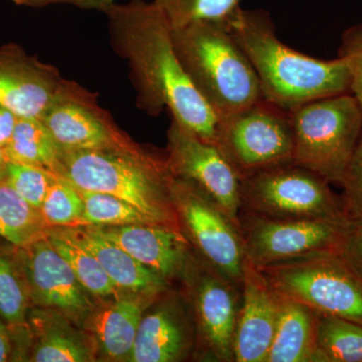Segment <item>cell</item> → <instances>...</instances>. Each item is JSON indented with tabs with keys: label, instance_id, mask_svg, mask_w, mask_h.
<instances>
[{
	"label": "cell",
	"instance_id": "obj_32",
	"mask_svg": "<svg viewBox=\"0 0 362 362\" xmlns=\"http://www.w3.org/2000/svg\"><path fill=\"white\" fill-rule=\"evenodd\" d=\"M342 204L345 214L352 225L362 226V132L341 183Z\"/></svg>",
	"mask_w": 362,
	"mask_h": 362
},
{
	"label": "cell",
	"instance_id": "obj_19",
	"mask_svg": "<svg viewBox=\"0 0 362 362\" xmlns=\"http://www.w3.org/2000/svg\"><path fill=\"white\" fill-rule=\"evenodd\" d=\"M189 333L185 317L171 303L142 317L129 356L133 362L180 361L189 347Z\"/></svg>",
	"mask_w": 362,
	"mask_h": 362
},
{
	"label": "cell",
	"instance_id": "obj_2",
	"mask_svg": "<svg viewBox=\"0 0 362 362\" xmlns=\"http://www.w3.org/2000/svg\"><path fill=\"white\" fill-rule=\"evenodd\" d=\"M226 23L256 71L267 101L292 111L349 92L351 78L344 59L324 61L287 47L278 39L266 11L240 8Z\"/></svg>",
	"mask_w": 362,
	"mask_h": 362
},
{
	"label": "cell",
	"instance_id": "obj_3",
	"mask_svg": "<svg viewBox=\"0 0 362 362\" xmlns=\"http://www.w3.org/2000/svg\"><path fill=\"white\" fill-rule=\"evenodd\" d=\"M183 70L218 120L263 99L256 71L226 21H197L173 30Z\"/></svg>",
	"mask_w": 362,
	"mask_h": 362
},
{
	"label": "cell",
	"instance_id": "obj_24",
	"mask_svg": "<svg viewBox=\"0 0 362 362\" xmlns=\"http://www.w3.org/2000/svg\"><path fill=\"white\" fill-rule=\"evenodd\" d=\"M44 223L40 209L0 178V238L14 247H25L42 237Z\"/></svg>",
	"mask_w": 362,
	"mask_h": 362
},
{
	"label": "cell",
	"instance_id": "obj_36",
	"mask_svg": "<svg viewBox=\"0 0 362 362\" xmlns=\"http://www.w3.org/2000/svg\"><path fill=\"white\" fill-rule=\"evenodd\" d=\"M18 118L13 112L0 106V147L2 149L11 141Z\"/></svg>",
	"mask_w": 362,
	"mask_h": 362
},
{
	"label": "cell",
	"instance_id": "obj_4",
	"mask_svg": "<svg viewBox=\"0 0 362 362\" xmlns=\"http://www.w3.org/2000/svg\"><path fill=\"white\" fill-rule=\"evenodd\" d=\"M54 175L86 192L114 195L129 202L153 225H175L171 199L173 173L168 162L158 163L143 154L117 150H59Z\"/></svg>",
	"mask_w": 362,
	"mask_h": 362
},
{
	"label": "cell",
	"instance_id": "obj_7",
	"mask_svg": "<svg viewBox=\"0 0 362 362\" xmlns=\"http://www.w3.org/2000/svg\"><path fill=\"white\" fill-rule=\"evenodd\" d=\"M242 211L274 218H320L350 221L341 199L320 175L295 163L258 171L240 178Z\"/></svg>",
	"mask_w": 362,
	"mask_h": 362
},
{
	"label": "cell",
	"instance_id": "obj_15",
	"mask_svg": "<svg viewBox=\"0 0 362 362\" xmlns=\"http://www.w3.org/2000/svg\"><path fill=\"white\" fill-rule=\"evenodd\" d=\"M202 270L192 283L201 337L214 361L233 362V339L242 288L209 264Z\"/></svg>",
	"mask_w": 362,
	"mask_h": 362
},
{
	"label": "cell",
	"instance_id": "obj_10",
	"mask_svg": "<svg viewBox=\"0 0 362 362\" xmlns=\"http://www.w3.org/2000/svg\"><path fill=\"white\" fill-rule=\"evenodd\" d=\"M170 192L176 214L206 263L242 288L247 257L240 226L190 181L173 175Z\"/></svg>",
	"mask_w": 362,
	"mask_h": 362
},
{
	"label": "cell",
	"instance_id": "obj_8",
	"mask_svg": "<svg viewBox=\"0 0 362 362\" xmlns=\"http://www.w3.org/2000/svg\"><path fill=\"white\" fill-rule=\"evenodd\" d=\"M214 144L240 178L294 163L291 114L263 98L247 108L220 119Z\"/></svg>",
	"mask_w": 362,
	"mask_h": 362
},
{
	"label": "cell",
	"instance_id": "obj_28",
	"mask_svg": "<svg viewBox=\"0 0 362 362\" xmlns=\"http://www.w3.org/2000/svg\"><path fill=\"white\" fill-rule=\"evenodd\" d=\"M84 201L81 221L89 226H110L153 225L147 216L129 202L114 195L80 190Z\"/></svg>",
	"mask_w": 362,
	"mask_h": 362
},
{
	"label": "cell",
	"instance_id": "obj_9",
	"mask_svg": "<svg viewBox=\"0 0 362 362\" xmlns=\"http://www.w3.org/2000/svg\"><path fill=\"white\" fill-rule=\"evenodd\" d=\"M240 221L247 259L256 268L326 252H342L345 240L356 228L349 221L274 220L247 213Z\"/></svg>",
	"mask_w": 362,
	"mask_h": 362
},
{
	"label": "cell",
	"instance_id": "obj_11",
	"mask_svg": "<svg viewBox=\"0 0 362 362\" xmlns=\"http://www.w3.org/2000/svg\"><path fill=\"white\" fill-rule=\"evenodd\" d=\"M40 120L59 150H117L141 154L128 143L96 94L64 80Z\"/></svg>",
	"mask_w": 362,
	"mask_h": 362
},
{
	"label": "cell",
	"instance_id": "obj_26",
	"mask_svg": "<svg viewBox=\"0 0 362 362\" xmlns=\"http://www.w3.org/2000/svg\"><path fill=\"white\" fill-rule=\"evenodd\" d=\"M30 301L18 252L11 256L0 249V315L9 325L23 327Z\"/></svg>",
	"mask_w": 362,
	"mask_h": 362
},
{
	"label": "cell",
	"instance_id": "obj_1",
	"mask_svg": "<svg viewBox=\"0 0 362 362\" xmlns=\"http://www.w3.org/2000/svg\"><path fill=\"white\" fill-rule=\"evenodd\" d=\"M104 13L112 47L129 66L137 106L150 116L168 108L173 118L214 144L218 118L183 70L161 9L153 1L131 0L115 2Z\"/></svg>",
	"mask_w": 362,
	"mask_h": 362
},
{
	"label": "cell",
	"instance_id": "obj_21",
	"mask_svg": "<svg viewBox=\"0 0 362 362\" xmlns=\"http://www.w3.org/2000/svg\"><path fill=\"white\" fill-rule=\"evenodd\" d=\"M143 310L138 300L119 299L95 313L92 329L107 356L113 359L130 356Z\"/></svg>",
	"mask_w": 362,
	"mask_h": 362
},
{
	"label": "cell",
	"instance_id": "obj_34",
	"mask_svg": "<svg viewBox=\"0 0 362 362\" xmlns=\"http://www.w3.org/2000/svg\"><path fill=\"white\" fill-rule=\"evenodd\" d=\"M21 6L44 7L52 4H70L88 11H104L117 0H11Z\"/></svg>",
	"mask_w": 362,
	"mask_h": 362
},
{
	"label": "cell",
	"instance_id": "obj_35",
	"mask_svg": "<svg viewBox=\"0 0 362 362\" xmlns=\"http://www.w3.org/2000/svg\"><path fill=\"white\" fill-rule=\"evenodd\" d=\"M341 255L362 278V226L354 228L345 240Z\"/></svg>",
	"mask_w": 362,
	"mask_h": 362
},
{
	"label": "cell",
	"instance_id": "obj_16",
	"mask_svg": "<svg viewBox=\"0 0 362 362\" xmlns=\"http://www.w3.org/2000/svg\"><path fill=\"white\" fill-rule=\"evenodd\" d=\"M282 298L247 259L244 266L233 361L266 362L277 329Z\"/></svg>",
	"mask_w": 362,
	"mask_h": 362
},
{
	"label": "cell",
	"instance_id": "obj_33",
	"mask_svg": "<svg viewBox=\"0 0 362 362\" xmlns=\"http://www.w3.org/2000/svg\"><path fill=\"white\" fill-rule=\"evenodd\" d=\"M339 58L346 62L350 73V90L362 107V23L349 28L342 35Z\"/></svg>",
	"mask_w": 362,
	"mask_h": 362
},
{
	"label": "cell",
	"instance_id": "obj_38",
	"mask_svg": "<svg viewBox=\"0 0 362 362\" xmlns=\"http://www.w3.org/2000/svg\"><path fill=\"white\" fill-rule=\"evenodd\" d=\"M7 162H8V160H7L6 152L0 147V177L1 178L2 175H4V170H6Z\"/></svg>",
	"mask_w": 362,
	"mask_h": 362
},
{
	"label": "cell",
	"instance_id": "obj_6",
	"mask_svg": "<svg viewBox=\"0 0 362 362\" xmlns=\"http://www.w3.org/2000/svg\"><path fill=\"white\" fill-rule=\"evenodd\" d=\"M258 269L276 291L314 313L362 324V278L341 252Z\"/></svg>",
	"mask_w": 362,
	"mask_h": 362
},
{
	"label": "cell",
	"instance_id": "obj_29",
	"mask_svg": "<svg viewBox=\"0 0 362 362\" xmlns=\"http://www.w3.org/2000/svg\"><path fill=\"white\" fill-rule=\"evenodd\" d=\"M40 211L45 223L49 225H71L81 221L84 201L77 187L56 175Z\"/></svg>",
	"mask_w": 362,
	"mask_h": 362
},
{
	"label": "cell",
	"instance_id": "obj_12",
	"mask_svg": "<svg viewBox=\"0 0 362 362\" xmlns=\"http://www.w3.org/2000/svg\"><path fill=\"white\" fill-rule=\"evenodd\" d=\"M168 150L173 175L194 183L240 226V177L220 148L173 117Z\"/></svg>",
	"mask_w": 362,
	"mask_h": 362
},
{
	"label": "cell",
	"instance_id": "obj_37",
	"mask_svg": "<svg viewBox=\"0 0 362 362\" xmlns=\"http://www.w3.org/2000/svg\"><path fill=\"white\" fill-rule=\"evenodd\" d=\"M13 352L11 338L6 326L0 321V362L8 361Z\"/></svg>",
	"mask_w": 362,
	"mask_h": 362
},
{
	"label": "cell",
	"instance_id": "obj_5",
	"mask_svg": "<svg viewBox=\"0 0 362 362\" xmlns=\"http://www.w3.org/2000/svg\"><path fill=\"white\" fill-rule=\"evenodd\" d=\"M294 163L329 183H341L362 132V107L347 93L290 111Z\"/></svg>",
	"mask_w": 362,
	"mask_h": 362
},
{
	"label": "cell",
	"instance_id": "obj_22",
	"mask_svg": "<svg viewBox=\"0 0 362 362\" xmlns=\"http://www.w3.org/2000/svg\"><path fill=\"white\" fill-rule=\"evenodd\" d=\"M4 150L8 161L56 173L59 149L40 118L18 117L11 141Z\"/></svg>",
	"mask_w": 362,
	"mask_h": 362
},
{
	"label": "cell",
	"instance_id": "obj_14",
	"mask_svg": "<svg viewBox=\"0 0 362 362\" xmlns=\"http://www.w3.org/2000/svg\"><path fill=\"white\" fill-rule=\"evenodd\" d=\"M64 80L56 66L30 56L20 45L0 47V106L16 116L40 118Z\"/></svg>",
	"mask_w": 362,
	"mask_h": 362
},
{
	"label": "cell",
	"instance_id": "obj_30",
	"mask_svg": "<svg viewBox=\"0 0 362 362\" xmlns=\"http://www.w3.org/2000/svg\"><path fill=\"white\" fill-rule=\"evenodd\" d=\"M54 175L47 169L8 161L2 180L35 209H40Z\"/></svg>",
	"mask_w": 362,
	"mask_h": 362
},
{
	"label": "cell",
	"instance_id": "obj_25",
	"mask_svg": "<svg viewBox=\"0 0 362 362\" xmlns=\"http://www.w3.org/2000/svg\"><path fill=\"white\" fill-rule=\"evenodd\" d=\"M47 239L68 262L86 291L98 297L117 294L118 289L96 257L74 239L68 230L51 233Z\"/></svg>",
	"mask_w": 362,
	"mask_h": 362
},
{
	"label": "cell",
	"instance_id": "obj_31",
	"mask_svg": "<svg viewBox=\"0 0 362 362\" xmlns=\"http://www.w3.org/2000/svg\"><path fill=\"white\" fill-rule=\"evenodd\" d=\"M35 362L90 361L89 349L75 335L61 329L44 331L33 349Z\"/></svg>",
	"mask_w": 362,
	"mask_h": 362
},
{
	"label": "cell",
	"instance_id": "obj_39",
	"mask_svg": "<svg viewBox=\"0 0 362 362\" xmlns=\"http://www.w3.org/2000/svg\"><path fill=\"white\" fill-rule=\"evenodd\" d=\"M0 178H1V177H0Z\"/></svg>",
	"mask_w": 362,
	"mask_h": 362
},
{
	"label": "cell",
	"instance_id": "obj_17",
	"mask_svg": "<svg viewBox=\"0 0 362 362\" xmlns=\"http://www.w3.org/2000/svg\"><path fill=\"white\" fill-rule=\"evenodd\" d=\"M94 226L136 261L168 281L187 269V240L180 230L158 225Z\"/></svg>",
	"mask_w": 362,
	"mask_h": 362
},
{
	"label": "cell",
	"instance_id": "obj_13",
	"mask_svg": "<svg viewBox=\"0 0 362 362\" xmlns=\"http://www.w3.org/2000/svg\"><path fill=\"white\" fill-rule=\"evenodd\" d=\"M18 249L33 303L70 314L84 313L92 308L87 291L78 282L71 266L47 238L40 237Z\"/></svg>",
	"mask_w": 362,
	"mask_h": 362
},
{
	"label": "cell",
	"instance_id": "obj_27",
	"mask_svg": "<svg viewBox=\"0 0 362 362\" xmlns=\"http://www.w3.org/2000/svg\"><path fill=\"white\" fill-rule=\"evenodd\" d=\"M240 0H153L171 28L197 21H226L240 8Z\"/></svg>",
	"mask_w": 362,
	"mask_h": 362
},
{
	"label": "cell",
	"instance_id": "obj_23",
	"mask_svg": "<svg viewBox=\"0 0 362 362\" xmlns=\"http://www.w3.org/2000/svg\"><path fill=\"white\" fill-rule=\"evenodd\" d=\"M317 362H362V324L318 315Z\"/></svg>",
	"mask_w": 362,
	"mask_h": 362
},
{
	"label": "cell",
	"instance_id": "obj_18",
	"mask_svg": "<svg viewBox=\"0 0 362 362\" xmlns=\"http://www.w3.org/2000/svg\"><path fill=\"white\" fill-rule=\"evenodd\" d=\"M71 237L100 262L117 289L156 296L166 289L168 280L136 261L122 247L101 235L94 226L69 230Z\"/></svg>",
	"mask_w": 362,
	"mask_h": 362
},
{
	"label": "cell",
	"instance_id": "obj_20",
	"mask_svg": "<svg viewBox=\"0 0 362 362\" xmlns=\"http://www.w3.org/2000/svg\"><path fill=\"white\" fill-rule=\"evenodd\" d=\"M280 295V316L266 362H317V314Z\"/></svg>",
	"mask_w": 362,
	"mask_h": 362
}]
</instances>
